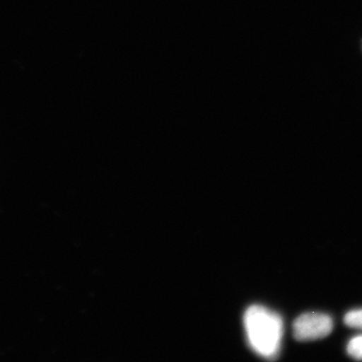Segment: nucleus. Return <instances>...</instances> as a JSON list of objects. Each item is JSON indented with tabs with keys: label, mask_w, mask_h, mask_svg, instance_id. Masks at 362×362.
<instances>
[{
	"label": "nucleus",
	"mask_w": 362,
	"mask_h": 362,
	"mask_svg": "<svg viewBox=\"0 0 362 362\" xmlns=\"http://www.w3.org/2000/svg\"><path fill=\"white\" fill-rule=\"evenodd\" d=\"M244 325L251 349L264 358H277L284 332L282 318L265 307L254 305L245 313Z\"/></svg>",
	"instance_id": "obj_1"
},
{
	"label": "nucleus",
	"mask_w": 362,
	"mask_h": 362,
	"mask_svg": "<svg viewBox=\"0 0 362 362\" xmlns=\"http://www.w3.org/2000/svg\"><path fill=\"white\" fill-rule=\"evenodd\" d=\"M333 321L323 313H305L293 324V335L298 341H314L323 339L332 332Z\"/></svg>",
	"instance_id": "obj_2"
},
{
	"label": "nucleus",
	"mask_w": 362,
	"mask_h": 362,
	"mask_svg": "<svg viewBox=\"0 0 362 362\" xmlns=\"http://www.w3.org/2000/svg\"><path fill=\"white\" fill-rule=\"evenodd\" d=\"M347 354L356 361H362V335L350 340L347 345Z\"/></svg>",
	"instance_id": "obj_3"
},
{
	"label": "nucleus",
	"mask_w": 362,
	"mask_h": 362,
	"mask_svg": "<svg viewBox=\"0 0 362 362\" xmlns=\"http://www.w3.org/2000/svg\"><path fill=\"white\" fill-rule=\"evenodd\" d=\"M344 323L350 328L362 330V309L347 312L344 316Z\"/></svg>",
	"instance_id": "obj_4"
}]
</instances>
